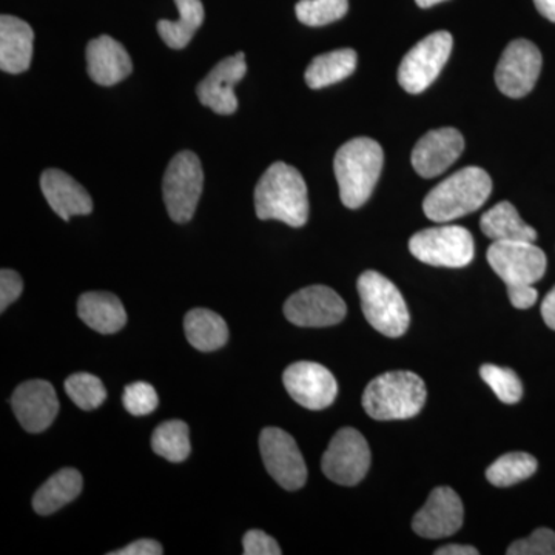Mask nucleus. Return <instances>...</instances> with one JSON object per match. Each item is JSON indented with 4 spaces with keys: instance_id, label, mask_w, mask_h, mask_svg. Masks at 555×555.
Masks as SVG:
<instances>
[{
    "instance_id": "33",
    "label": "nucleus",
    "mask_w": 555,
    "mask_h": 555,
    "mask_svg": "<svg viewBox=\"0 0 555 555\" xmlns=\"http://www.w3.org/2000/svg\"><path fill=\"white\" fill-rule=\"evenodd\" d=\"M122 403L131 415L142 416L152 414L158 408L159 398L155 387L149 383L138 382L126 387Z\"/></svg>"
},
{
    "instance_id": "28",
    "label": "nucleus",
    "mask_w": 555,
    "mask_h": 555,
    "mask_svg": "<svg viewBox=\"0 0 555 555\" xmlns=\"http://www.w3.org/2000/svg\"><path fill=\"white\" fill-rule=\"evenodd\" d=\"M539 463L534 456L526 454V452H509L496 459L486 470V478L489 483L496 488H507L528 480L534 476Z\"/></svg>"
},
{
    "instance_id": "25",
    "label": "nucleus",
    "mask_w": 555,
    "mask_h": 555,
    "mask_svg": "<svg viewBox=\"0 0 555 555\" xmlns=\"http://www.w3.org/2000/svg\"><path fill=\"white\" fill-rule=\"evenodd\" d=\"M185 337L201 352H214L229 339L228 323L208 309L190 310L184 318Z\"/></svg>"
},
{
    "instance_id": "39",
    "label": "nucleus",
    "mask_w": 555,
    "mask_h": 555,
    "mask_svg": "<svg viewBox=\"0 0 555 555\" xmlns=\"http://www.w3.org/2000/svg\"><path fill=\"white\" fill-rule=\"evenodd\" d=\"M542 317L546 326L555 331V286L551 288L550 294L546 295L542 302Z\"/></svg>"
},
{
    "instance_id": "41",
    "label": "nucleus",
    "mask_w": 555,
    "mask_h": 555,
    "mask_svg": "<svg viewBox=\"0 0 555 555\" xmlns=\"http://www.w3.org/2000/svg\"><path fill=\"white\" fill-rule=\"evenodd\" d=\"M535 9L547 21L555 22V0H534Z\"/></svg>"
},
{
    "instance_id": "7",
    "label": "nucleus",
    "mask_w": 555,
    "mask_h": 555,
    "mask_svg": "<svg viewBox=\"0 0 555 555\" xmlns=\"http://www.w3.org/2000/svg\"><path fill=\"white\" fill-rule=\"evenodd\" d=\"M486 258L507 291L534 286L546 272L545 251L528 241H494Z\"/></svg>"
},
{
    "instance_id": "5",
    "label": "nucleus",
    "mask_w": 555,
    "mask_h": 555,
    "mask_svg": "<svg viewBox=\"0 0 555 555\" xmlns=\"http://www.w3.org/2000/svg\"><path fill=\"white\" fill-rule=\"evenodd\" d=\"M361 309L375 331L389 338L406 334L411 317L406 301L396 284L375 270L361 273L357 281Z\"/></svg>"
},
{
    "instance_id": "18",
    "label": "nucleus",
    "mask_w": 555,
    "mask_h": 555,
    "mask_svg": "<svg viewBox=\"0 0 555 555\" xmlns=\"http://www.w3.org/2000/svg\"><path fill=\"white\" fill-rule=\"evenodd\" d=\"M465 152V138L452 127L427 131L412 150V167L422 178L440 177Z\"/></svg>"
},
{
    "instance_id": "8",
    "label": "nucleus",
    "mask_w": 555,
    "mask_h": 555,
    "mask_svg": "<svg viewBox=\"0 0 555 555\" xmlns=\"http://www.w3.org/2000/svg\"><path fill=\"white\" fill-rule=\"evenodd\" d=\"M204 188V171L193 152H179L164 175V203L170 218L184 224L195 215Z\"/></svg>"
},
{
    "instance_id": "24",
    "label": "nucleus",
    "mask_w": 555,
    "mask_h": 555,
    "mask_svg": "<svg viewBox=\"0 0 555 555\" xmlns=\"http://www.w3.org/2000/svg\"><path fill=\"white\" fill-rule=\"evenodd\" d=\"M481 232L489 240L494 241H528L534 243L537 232L531 225L526 224L518 215L517 208L507 201L489 208L480 219Z\"/></svg>"
},
{
    "instance_id": "23",
    "label": "nucleus",
    "mask_w": 555,
    "mask_h": 555,
    "mask_svg": "<svg viewBox=\"0 0 555 555\" xmlns=\"http://www.w3.org/2000/svg\"><path fill=\"white\" fill-rule=\"evenodd\" d=\"M82 486L83 480L79 470L72 467L62 469L40 486L33 499V507L39 516H50L78 499Z\"/></svg>"
},
{
    "instance_id": "35",
    "label": "nucleus",
    "mask_w": 555,
    "mask_h": 555,
    "mask_svg": "<svg viewBox=\"0 0 555 555\" xmlns=\"http://www.w3.org/2000/svg\"><path fill=\"white\" fill-rule=\"evenodd\" d=\"M244 554L246 555H281L280 545L276 540L266 532L258 531V529H251L243 540Z\"/></svg>"
},
{
    "instance_id": "4",
    "label": "nucleus",
    "mask_w": 555,
    "mask_h": 555,
    "mask_svg": "<svg viewBox=\"0 0 555 555\" xmlns=\"http://www.w3.org/2000/svg\"><path fill=\"white\" fill-rule=\"evenodd\" d=\"M425 382L414 372H386L369 383L363 393V408L377 422L408 420L425 406Z\"/></svg>"
},
{
    "instance_id": "36",
    "label": "nucleus",
    "mask_w": 555,
    "mask_h": 555,
    "mask_svg": "<svg viewBox=\"0 0 555 555\" xmlns=\"http://www.w3.org/2000/svg\"><path fill=\"white\" fill-rule=\"evenodd\" d=\"M24 291V283L20 273L14 270L2 269L0 272V310L5 312L17 298L21 297Z\"/></svg>"
},
{
    "instance_id": "21",
    "label": "nucleus",
    "mask_w": 555,
    "mask_h": 555,
    "mask_svg": "<svg viewBox=\"0 0 555 555\" xmlns=\"http://www.w3.org/2000/svg\"><path fill=\"white\" fill-rule=\"evenodd\" d=\"M35 33L27 22L3 14L0 17V68L20 75L30 68Z\"/></svg>"
},
{
    "instance_id": "20",
    "label": "nucleus",
    "mask_w": 555,
    "mask_h": 555,
    "mask_svg": "<svg viewBox=\"0 0 555 555\" xmlns=\"http://www.w3.org/2000/svg\"><path fill=\"white\" fill-rule=\"evenodd\" d=\"M86 53L90 78L100 86H116L133 72L130 54L122 43L107 35L90 40Z\"/></svg>"
},
{
    "instance_id": "6",
    "label": "nucleus",
    "mask_w": 555,
    "mask_h": 555,
    "mask_svg": "<svg viewBox=\"0 0 555 555\" xmlns=\"http://www.w3.org/2000/svg\"><path fill=\"white\" fill-rule=\"evenodd\" d=\"M409 250L434 268L460 269L473 262L476 244L473 233L462 225H438L415 233L409 241Z\"/></svg>"
},
{
    "instance_id": "17",
    "label": "nucleus",
    "mask_w": 555,
    "mask_h": 555,
    "mask_svg": "<svg viewBox=\"0 0 555 555\" xmlns=\"http://www.w3.org/2000/svg\"><path fill=\"white\" fill-rule=\"evenodd\" d=\"M11 408L25 430L39 434L53 425L60 412V401H57L56 390L49 382L31 379V382L22 383L14 390Z\"/></svg>"
},
{
    "instance_id": "3",
    "label": "nucleus",
    "mask_w": 555,
    "mask_h": 555,
    "mask_svg": "<svg viewBox=\"0 0 555 555\" xmlns=\"http://www.w3.org/2000/svg\"><path fill=\"white\" fill-rule=\"evenodd\" d=\"M492 193V179L480 167H465L427 193L423 210L430 221L447 224L483 206Z\"/></svg>"
},
{
    "instance_id": "16",
    "label": "nucleus",
    "mask_w": 555,
    "mask_h": 555,
    "mask_svg": "<svg viewBox=\"0 0 555 555\" xmlns=\"http://www.w3.org/2000/svg\"><path fill=\"white\" fill-rule=\"evenodd\" d=\"M246 73V56L243 51L219 62L196 87L201 104L218 115H233L238 109L235 86L243 80Z\"/></svg>"
},
{
    "instance_id": "26",
    "label": "nucleus",
    "mask_w": 555,
    "mask_h": 555,
    "mask_svg": "<svg viewBox=\"0 0 555 555\" xmlns=\"http://www.w3.org/2000/svg\"><path fill=\"white\" fill-rule=\"evenodd\" d=\"M357 68V51L341 49L320 54L306 69V83L312 90L324 89L349 78Z\"/></svg>"
},
{
    "instance_id": "31",
    "label": "nucleus",
    "mask_w": 555,
    "mask_h": 555,
    "mask_svg": "<svg viewBox=\"0 0 555 555\" xmlns=\"http://www.w3.org/2000/svg\"><path fill=\"white\" fill-rule=\"evenodd\" d=\"M65 392L72 398L73 403L82 411H94L107 398V390L101 379L91 374H83V372L67 378Z\"/></svg>"
},
{
    "instance_id": "9",
    "label": "nucleus",
    "mask_w": 555,
    "mask_h": 555,
    "mask_svg": "<svg viewBox=\"0 0 555 555\" xmlns=\"http://www.w3.org/2000/svg\"><path fill=\"white\" fill-rule=\"evenodd\" d=\"M454 38L449 31H436L409 50L398 68V82L411 94L433 86L451 56Z\"/></svg>"
},
{
    "instance_id": "11",
    "label": "nucleus",
    "mask_w": 555,
    "mask_h": 555,
    "mask_svg": "<svg viewBox=\"0 0 555 555\" xmlns=\"http://www.w3.org/2000/svg\"><path fill=\"white\" fill-rule=\"evenodd\" d=\"M262 462L273 480L287 491H298L308 481V467L297 441L286 430L266 427L259 437Z\"/></svg>"
},
{
    "instance_id": "13",
    "label": "nucleus",
    "mask_w": 555,
    "mask_h": 555,
    "mask_svg": "<svg viewBox=\"0 0 555 555\" xmlns=\"http://www.w3.org/2000/svg\"><path fill=\"white\" fill-rule=\"evenodd\" d=\"M346 302L334 288L310 286L292 295L284 305V315L299 327H328L341 323Z\"/></svg>"
},
{
    "instance_id": "37",
    "label": "nucleus",
    "mask_w": 555,
    "mask_h": 555,
    "mask_svg": "<svg viewBox=\"0 0 555 555\" xmlns=\"http://www.w3.org/2000/svg\"><path fill=\"white\" fill-rule=\"evenodd\" d=\"M164 553L163 546L156 540L141 539L122 550L113 551L109 555H160Z\"/></svg>"
},
{
    "instance_id": "29",
    "label": "nucleus",
    "mask_w": 555,
    "mask_h": 555,
    "mask_svg": "<svg viewBox=\"0 0 555 555\" xmlns=\"http://www.w3.org/2000/svg\"><path fill=\"white\" fill-rule=\"evenodd\" d=\"M152 448L155 454L171 463L184 462L192 451L189 426L181 420L163 423L153 433Z\"/></svg>"
},
{
    "instance_id": "19",
    "label": "nucleus",
    "mask_w": 555,
    "mask_h": 555,
    "mask_svg": "<svg viewBox=\"0 0 555 555\" xmlns=\"http://www.w3.org/2000/svg\"><path fill=\"white\" fill-rule=\"evenodd\" d=\"M40 189L54 214L60 215L64 221L93 211V199L89 192L65 171L57 169L43 171L40 177Z\"/></svg>"
},
{
    "instance_id": "40",
    "label": "nucleus",
    "mask_w": 555,
    "mask_h": 555,
    "mask_svg": "<svg viewBox=\"0 0 555 555\" xmlns=\"http://www.w3.org/2000/svg\"><path fill=\"white\" fill-rule=\"evenodd\" d=\"M436 555H478L477 547L467 545H447L438 547Z\"/></svg>"
},
{
    "instance_id": "38",
    "label": "nucleus",
    "mask_w": 555,
    "mask_h": 555,
    "mask_svg": "<svg viewBox=\"0 0 555 555\" xmlns=\"http://www.w3.org/2000/svg\"><path fill=\"white\" fill-rule=\"evenodd\" d=\"M507 297H509L511 305L514 308L526 310L535 305L539 292L535 291L534 286L516 288V291H507Z\"/></svg>"
},
{
    "instance_id": "1",
    "label": "nucleus",
    "mask_w": 555,
    "mask_h": 555,
    "mask_svg": "<svg viewBox=\"0 0 555 555\" xmlns=\"http://www.w3.org/2000/svg\"><path fill=\"white\" fill-rule=\"evenodd\" d=\"M255 210L262 221L276 219L291 228H302L309 219L308 185L295 167L273 163L255 189Z\"/></svg>"
},
{
    "instance_id": "2",
    "label": "nucleus",
    "mask_w": 555,
    "mask_h": 555,
    "mask_svg": "<svg viewBox=\"0 0 555 555\" xmlns=\"http://www.w3.org/2000/svg\"><path fill=\"white\" fill-rule=\"evenodd\" d=\"M385 164V152L375 139L356 138L338 149L334 159L339 198L347 208L367 203Z\"/></svg>"
},
{
    "instance_id": "34",
    "label": "nucleus",
    "mask_w": 555,
    "mask_h": 555,
    "mask_svg": "<svg viewBox=\"0 0 555 555\" xmlns=\"http://www.w3.org/2000/svg\"><path fill=\"white\" fill-rule=\"evenodd\" d=\"M507 555H555V532L553 529H535L526 539L517 540L507 547Z\"/></svg>"
},
{
    "instance_id": "32",
    "label": "nucleus",
    "mask_w": 555,
    "mask_h": 555,
    "mask_svg": "<svg viewBox=\"0 0 555 555\" xmlns=\"http://www.w3.org/2000/svg\"><path fill=\"white\" fill-rule=\"evenodd\" d=\"M480 377L483 378L486 385L494 390L496 398L502 403L516 404L524 397V385L513 369L483 364L480 367Z\"/></svg>"
},
{
    "instance_id": "14",
    "label": "nucleus",
    "mask_w": 555,
    "mask_h": 555,
    "mask_svg": "<svg viewBox=\"0 0 555 555\" xmlns=\"http://www.w3.org/2000/svg\"><path fill=\"white\" fill-rule=\"evenodd\" d=\"M288 396L309 411H323L338 396V383L328 369L312 361H298L284 371Z\"/></svg>"
},
{
    "instance_id": "12",
    "label": "nucleus",
    "mask_w": 555,
    "mask_h": 555,
    "mask_svg": "<svg viewBox=\"0 0 555 555\" xmlns=\"http://www.w3.org/2000/svg\"><path fill=\"white\" fill-rule=\"evenodd\" d=\"M542 64V53L531 40H513L496 65V87L505 96L520 100L534 89Z\"/></svg>"
},
{
    "instance_id": "10",
    "label": "nucleus",
    "mask_w": 555,
    "mask_h": 555,
    "mask_svg": "<svg viewBox=\"0 0 555 555\" xmlns=\"http://www.w3.org/2000/svg\"><path fill=\"white\" fill-rule=\"evenodd\" d=\"M324 476L334 483L356 486L366 477L371 467V449L366 438L353 427H343L332 438L327 451L324 452Z\"/></svg>"
},
{
    "instance_id": "15",
    "label": "nucleus",
    "mask_w": 555,
    "mask_h": 555,
    "mask_svg": "<svg viewBox=\"0 0 555 555\" xmlns=\"http://www.w3.org/2000/svg\"><path fill=\"white\" fill-rule=\"evenodd\" d=\"M463 518H465V507L462 499L454 489L440 486L430 492L425 506L415 514L412 529L425 539H444L459 532Z\"/></svg>"
},
{
    "instance_id": "27",
    "label": "nucleus",
    "mask_w": 555,
    "mask_h": 555,
    "mask_svg": "<svg viewBox=\"0 0 555 555\" xmlns=\"http://www.w3.org/2000/svg\"><path fill=\"white\" fill-rule=\"evenodd\" d=\"M179 11L178 21L163 20L158 22L160 39L173 50H182L189 46L195 33L204 24L203 2L201 0H175Z\"/></svg>"
},
{
    "instance_id": "42",
    "label": "nucleus",
    "mask_w": 555,
    "mask_h": 555,
    "mask_svg": "<svg viewBox=\"0 0 555 555\" xmlns=\"http://www.w3.org/2000/svg\"><path fill=\"white\" fill-rule=\"evenodd\" d=\"M415 2L416 5L422 7V9H430V7L444 2V0H415Z\"/></svg>"
},
{
    "instance_id": "30",
    "label": "nucleus",
    "mask_w": 555,
    "mask_h": 555,
    "mask_svg": "<svg viewBox=\"0 0 555 555\" xmlns=\"http://www.w3.org/2000/svg\"><path fill=\"white\" fill-rule=\"evenodd\" d=\"M349 0H299L295 7L298 21L308 27H324L346 16Z\"/></svg>"
},
{
    "instance_id": "22",
    "label": "nucleus",
    "mask_w": 555,
    "mask_h": 555,
    "mask_svg": "<svg viewBox=\"0 0 555 555\" xmlns=\"http://www.w3.org/2000/svg\"><path fill=\"white\" fill-rule=\"evenodd\" d=\"M78 313L87 326L102 335L116 334L127 323L122 302L108 292H87L80 295Z\"/></svg>"
}]
</instances>
